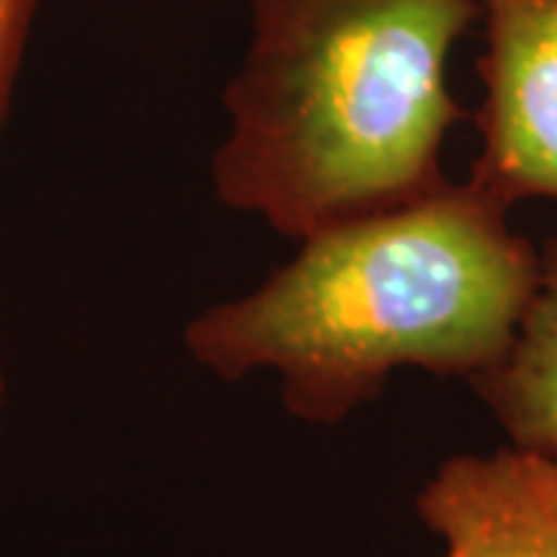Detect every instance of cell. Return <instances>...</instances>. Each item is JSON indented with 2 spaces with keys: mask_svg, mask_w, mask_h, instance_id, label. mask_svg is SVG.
Here are the masks:
<instances>
[{
  "mask_svg": "<svg viewBox=\"0 0 557 557\" xmlns=\"http://www.w3.org/2000/svg\"><path fill=\"white\" fill-rule=\"evenodd\" d=\"M478 183L300 239L251 295L186 329L193 359L223 381L270 369L300 421L338 424L397 369L480 379L508 354L539 282V251Z\"/></svg>",
  "mask_w": 557,
  "mask_h": 557,
  "instance_id": "obj_1",
  "label": "cell"
},
{
  "mask_svg": "<svg viewBox=\"0 0 557 557\" xmlns=\"http://www.w3.org/2000/svg\"><path fill=\"white\" fill-rule=\"evenodd\" d=\"M478 22V0H251L218 199L300 242L431 196L465 119L449 57Z\"/></svg>",
  "mask_w": 557,
  "mask_h": 557,
  "instance_id": "obj_2",
  "label": "cell"
},
{
  "mask_svg": "<svg viewBox=\"0 0 557 557\" xmlns=\"http://www.w3.org/2000/svg\"><path fill=\"white\" fill-rule=\"evenodd\" d=\"M480 156L471 183L505 208L557 201V0H478Z\"/></svg>",
  "mask_w": 557,
  "mask_h": 557,
  "instance_id": "obj_3",
  "label": "cell"
},
{
  "mask_svg": "<svg viewBox=\"0 0 557 557\" xmlns=\"http://www.w3.org/2000/svg\"><path fill=\"white\" fill-rule=\"evenodd\" d=\"M416 511L443 557H557V456L508 443L446 458Z\"/></svg>",
  "mask_w": 557,
  "mask_h": 557,
  "instance_id": "obj_4",
  "label": "cell"
},
{
  "mask_svg": "<svg viewBox=\"0 0 557 557\" xmlns=\"http://www.w3.org/2000/svg\"><path fill=\"white\" fill-rule=\"evenodd\" d=\"M511 446L557 456V236L539 251V282L508 354L471 381Z\"/></svg>",
  "mask_w": 557,
  "mask_h": 557,
  "instance_id": "obj_5",
  "label": "cell"
},
{
  "mask_svg": "<svg viewBox=\"0 0 557 557\" xmlns=\"http://www.w3.org/2000/svg\"><path fill=\"white\" fill-rule=\"evenodd\" d=\"M32 13H35V0H0V124L20 72Z\"/></svg>",
  "mask_w": 557,
  "mask_h": 557,
  "instance_id": "obj_6",
  "label": "cell"
},
{
  "mask_svg": "<svg viewBox=\"0 0 557 557\" xmlns=\"http://www.w3.org/2000/svg\"><path fill=\"white\" fill-rule=\"evenodd\" d=\"M0 394H3V384H0Z\"/></svg>",
  "mask_w": 557,
  "mask_h": 557,
  "instance_id": "obj_7",
  "label": "cell"
}]
</instances>
